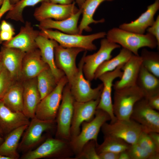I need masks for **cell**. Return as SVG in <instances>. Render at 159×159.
<instances>
[{
    "mask_svg": "<svg viewBox=\"0 0 159 159\" xmlns=\"http://www.w3.org/2000/svg\"><path fill=\"white\" fill-rule=\"evenodd\" d=\"M106 37L110 41L122 46L136 55H139L138 51L142 48L153 49L158 47L159 49L156 39L148 33L140 34L115 27L109 30Z\"/></svg>",
    "mask_w": 159,
    "mask_h": 159,
    "instance_id": "1",
    "label": "cell"
},
{
    "mask_svg": "<svg viewBox=\"0 0 159 159\" xmlns=\"http://www.w3.org/2000/svg\"><path fill=\"white\" fill-rule=\"evenodd\" d=\"M40 34L55 40L65 48H78L85 51L95 50L97 47L93 43L96 39L105 37L106 32H101L88 35L69 34L52 29H42Z\"/></svg>",
    "mask_w": 159,
    "mask_h": 159,
    "instance_id": "2",
    "label": "cell"
},
{
    "mask_svg": "<svg viewBox=\"0 0 159 159\" xmlns=\"http://www.w3.org/2000/svg\"><path fill=\"white\" fill-rule=\"evenodd\" d=\"M144 97L143 92L136 85L115 90L113 109L117 119H130L135 104Z\"/></svg>",
    "mask_w": 159,
    "mask_h": 159,
    "instance_id": "3",
    "label": "cell"
},
{
    "mask_svg": "<svg viewBox=\"0 0 159 159\" xmlns=\"http://www.w3.org/2000/svg\"><path fill=\"white\" fill-rule=\"evenodd\" d=\"M95 115L89 122H83L81 132L77 136L72 138L70 145L74 151L78 154L90 141L94 140L97 143V136L102 125L111 120L108 114L101 110L97 109Z\"/></svg>",
    "mask_w": 159,
    "mask_h": 159,
    "instance_id": "4",
    "label": "cell"
},
{
    "mask_svg": "<svg viewBox=\"0 0 159 159\" xmlns=\"http://www.w3.org/2000/svg\"><path fill=\"white\" fill-rule=\"evenodd\" d=\"M86 53L85 51L79 63L77 73L71 82L68 83L75 101L78 102H86L100 97L103 87L102 83L96 88H92L90 81L85 77L83 67L84 57Z\"/></svg>",
    "mask_w": 159,
    "mask_h": 159,
    "instance_id": "5",
    "label": "cell"
},
{
    "mask_svg": "<svg viewBox=\"0 0 159 159\" xmlns=\"http://www.w3.org/2000/svg\"><path fill=\"white\" fill-rule=\"evenodd\" d=\"M104 136L121 139L130 145L135 143L144 131L141 126L134 120L117 119L115 122L104 123L101 128Z\"/></svg>",
    "mask_w": 159,
    "mask_h": 159,
    "instance_id": "6",
    "label": "cell"
},
{
    "mask_svg": "<svg viewBox=\"0 0 159 159\" xmlns=\"http://www.w3.org/2000/svg\"><path fill=\"white\" fill-rule=\"evenodd\" d=\"M75 101L68 83L64 87L57 116V135L66 140L71 137L70 128Z\"/></svg>",
    "mask_w": 159,
    "mask_h": 159,
    "instance_id": "7",
    "label": "cell"
},
{
    "mask_svg": "<svg viewBox=\"0 0 159 159\" xmlns=\"http://www.w3.org/2000/svg\"><path fill=\"white\" fill-rule=\"evenodd\" d=\"M68 83L65 75L58 82L55 89L42 99L38 105L35 117L42 120H54L61 103L63 91Z\"/></svg>",
    "mask_w": 159,
    "mask_h": 159,
    "instance_id": "8",
    "label": "cell"
},
{
    "mask_svg": "<svg viewBox=\"0 0 159 159\" xmlns=\"http://www.w3.org/2000/svg\"><path fill=\"white\" fill-rule=\"evenodd\" d=\"M120 46L109 41L106 38H102L100 47L96 52L84 56L83 72L85 77L90 82L94 78L95 72L103 62L112 58V53Z\"/></svg>",
    "mask_w": 159,
    "mask_h": 159,
    "instance_id": "9",
    "label": "cell"
},
{
    "mask_svg": "<svg viewBox=\"0 0 159 159\" xmlns=\"http://www.w3.org/2000/svg\"><path fill=\"white\" fill-rule=\"evenodd\" d=\"M130 119L142 127L144 131L159 132V113L148 105L144 97L135 104Z\"/></svg>",
    "mask_w": 159,
    "mask_h": 159,
    "instance_id": "10",
    "label": "cell"
},
{
    "mask_svg": "<svg viewBox=\"0 0 159 159\" xmlns=\"http://www.w3.org/2000/svg\"><path fill=\"white\" fill-rule=\"evenodd\" d=\"M54 124V120H42L35 117L31 119L23 134L18 148L26 152L31 150L42 140L43 133L52 129Z\"/></svg>",
    "mask_w": 159,
    "mask_h": 159,
    "instance_id": "11",
    "label": "cell"
},
{
    "mask_svg": "<svg viewBox=\"0 0 159 159\" xmlns=\"http://www.w3.org/2000/svg\"><path fill=\"white\" fill-rule=\"evenodd\" d=\"M85 51L78 48H65L58 44L54 50V59L57 67L64 74L70 84L78 71L76 63L78 55Z\"/></svg>",
    "mask_w": 159,
    "mask_h": 159,
    "instance_id": "12",
    "label": "cell"
},
{
    "mask_svg": "<svg viewBox=\"0 0 159 159\" xmlns=\"http://www.w3.org/2000/svg\"><path fill=\"white\" fill-rule=\"evenodd\" d=\"M123 64L118 66L113 71L105 73L98 78L103 87L97 109L102 110L107 113L110 118L111 123L117 119L113 112L112 92L113 82L117 78H120L122 74V68Z\"/></svg>",
    "mask_w": 159,
    "mask_h": 159,
    "instance_id": "13",
    "label": "cell"
},
{
    "mask_svg": "<svg viewBox=\"0 0 159 159\" xmlns=\"http://www.w3.org/2000/svg\"><path fill=\"white\" fill-rule=\"evenodd\" d=\"M79 10L74 1L68 4H54L50 1H44L35 9L33 16L39 22L43 20L53 19L60 20L67 18Z\"/></svg>",
    "mask_w": 159,
    "mask_h": 159,
    "instance_id": "14",
    "label": "cell"
},
{
    "mask_svg": "<svg viewBox=\"0 0 159 159\" xmlns=\"http://www.w3.org/2000/svg\"><path fill=\"white\" fill-rule=\"evenodd\" d=\"M19 33L10 41L3 42V46L19 49L25 53L37 48L36 39L40 31L35 29L31 23L26 21Z\"/></svg>",
    "mask_w": 159,
    "mask_h": 159,
    "instance_id": "15",
    "label": "cell"
},
{
    "mask_svg": "<svg viewBox=\"0 0 159 159\" xmlns=\"http://www.w3.org/2000/svg\"><path fill=\"white\" fill-rule=\"evenodd\" d=\"M100 97L85 102L74 101L73 114L70 128L72 138L77 136L79 133L80 126L82 123L84 122L90 121L93 119Z\"/></svg>",
    "mask_w": 159,
    "mask_h": 159,
    "instance_id": "16",
    "label": "cell"
},
{
    "mask_svg": "<svg viewBox=\"0 0 159 159\" xmlns=\"http://www.w3.org/2000/svg\"><path fill=\"white\" fill-rule=\"evenodd\" d=\"M30 121L22 112L12 111L0 100V130L6 135L20 127L28 125Z\"/></svg>",
    "mask_w": 159,
    "mask_h": 159,
    "instance_id": "17",
    "label": "cell"
},
{
    "mask_svg": "<svg viewBox=\"0 0 159 159\" xmlns=\"http://www.w3.org/2000/svg\"><path fill=\"white\" fill-rule=\"evenodd\" d=\"M159 9V0H155L136 19L129 23H123L118 27L130 32L145 34L147 29L154 23V16Z\"/></svg>",
    "mask_w": 159,
    "mask_h": 159,
    "instance_id": "18",
    "label": "cell"
},
{
    "mask_svg": "<svg viewBox=\"0 0 159 159\" xmlns=\"http://www.w3.org/2000/svg\"><path fill=\"white\" fill-rule=\"evenodd\" d=\"M23 113L29 119L35 117L37 106L41 100L37 77L22 81Z\"/></svg>",
    "mask_w": 159,
    "mask_h": 159,
    "instance_id": "19",
    "label": "cell"
},
{
    "mask_svg": "<svg viewBox=\"0 0 159 159\" xmlns=\"http://www.w3.org/2000/svg\"><path fill=\"white\" fill-rule=\"evenodd\" d=\"M142 65V61L140 55L133 54L122 66V76L119 80L113 84V89L119 90L136 85Z\"/></svg>",
    "mask_w": 159,
    "mask_h": 159,
    "instance_id": "20",
    "label": "cell"
},
{
    "mask_svg": "<svg viewBox=\"0 0 159 159\" xmlns=\"http://www.w3.org/2000/svg\"><path fill=\"white\" fill-rule=\"evenodd\" d=\"M0 51L4 67L14 80H21L22 62L26 53L17 49L3 46Z\"/></svg>",
    "mask_w": 159,
    "mask_h": 159,
    "instance_id": "21",
    "label": "cell"
},
{
    "mask_svg": "<svg viewBox=\"0 0 159 159\" xmlns=\"http://www.w3.org/2000/svg\"><path fill=\"white\" fill-rule=\"evenodd\" d=\"M36 42L42 59L48 65L58 82L65 75L57 67L55 62L54 50L58 43L40 34L36 39Z\"/></svg>",
    "mask_w": 159,
    "mask_h": 159,
    "instance_id": "22",
    "label": "cell"
},
{
    "mask_svg": "<svg viewBox=\"0 0 159 159\" xmlns=\"http://www.w3.org/2000/svg\"><path fill=\"white\" fill-rule=\"evenodd\" d=\"M49 67L42 59L38 48L26 53L22 62L21 80L37 77Z\"/></svg>",
    "mask_w": 159,
    "mask_h": 159,
    "instance_id": "23",
    "label": "cell"
},
{
    "mask_svg": "<svg viewBox=\"0 0 159 159\" xmlns=\"http://www.w3.org/2000/svg\"><path fill=\"white\" fill-rule=\"evenodd\" d=\"M82 14L81 9H79L76 13L66 19L60 20L47 19L39 21L36 26L40 30L55 29L66 34H79L78 23Z\"/></svg>",
    "mask_w": 159,
    "mask_h": 159,
    "instance_id": "24",
    "label": "cell"
},
{
    "mask_svg": "<svg viewBox=\"0 0 159 159\" xmlns=\"http://www.w3.org/2000/svg\"><path fill=\"white\" fill-rule=\"evenodd\" d=\"M65 142L58 139L49 138L36 149L30 150L21 157L22 159H38L56 155L64 148Z\"/></svg>",
    "mask_w": 159,
    "mask_h": 159,
    "instance_id": "25",
    "label": "cell"
},
{
    "mask_svg": "<svg viewBox=\"0 0 159 159\" xmlns=\"http://www.w3.org/2000/svg\"><path fill=\"white\" fill-rule=\"evenodd\" d=\"M115 0H86L79 9L82 10V18L78 26L79 34H82L83 31L90 32L92 29L90 25L92 24L103 23L105 19L103 18L99 20L93 19L94 14L100 4L105 1H112Z\"/></svg>",
    "mask_w": 159,
    "mask_h": 159,
    "instance_id": "26",
    "label": "cell"
},
{
    "mask_svg": "<svg viewBox=\"0 0 159 159\" xmlns=\"http://www.w3.org/2000/svg\"><path fill=\"white\" fill-rule=\"evenodd\" d=\"M28 125L18 127L7 134L0 145V155L8 156L11 159L19 157L17 150L20 140Z\"/></svg>",
    "mask_w": 159,
    "mask_h": 159,
    "instance_id": "27",
    "label": "cell"
},
{
    "mask_svg": "<svg viewBox=\"0 0 159 159\" xmlns=\"http://www.w3.org/2000/svg\"><path fill=\"white\" fill-rule=\"evenodd\" d=\"M159 78L148 71L142 65L136 82V85L147 98L159 93Z\"/></svg>",
    "mask_w": 159,
    "mask_h": 159,
    "instance_id": "28",
    "label": "cell"
},
{
    "mask_svg": "<svg viewBox=\"0 0 159 159\" xmlns=\"http://www.w3.org/2000/svg\"><path fill=\"white\" fill-rule=\"evenodd\" d=\"M23 81H16L10 87L2 99L8 107L14 112L23 110Z\"/></svg>",
    "mask_w": 159,
    "mask_h": 159,
    "instance_id": "29",
    "label": "cell"
},
{
    "mask_svg": "<svg viewBox=\"0 0 159 159\" xmlns=\"http://www.w3.org/2000/svg\"><path fill=\"white\" fill-rule=\"evenodd\" d=\"M133 54L129 50L122 48L116 56L105 61L99 67L95 72L94 79H98L103 74L113 71L118 66L124 64Z\"/></svg>",
    "mask_w": 159,
    "mask_h": 159,
    "instance_id": "30",
    "label": "cell"
},
{
    "mask_svg": "<svg viewBox=\"0 0 159 159\" xmlns=\"http://www.w3.org/2000/svg\"><path fill=\"white\" fill-rule=\"evenodd\" d=\"M37 80L41 100L55 89L58 82L49 67L41 72Z\"/></svg>",
    "mask_w": 159,
    "mask_h": 159,
    "instance_id": "31",
    "label": "cell"
},
{
    "mask_svg": "<svg viewBox=\"0 0 159 159\" xmlns=\"http://www.w3.org/2000/svg\"><path fill=\"white\" fill-rule=\"evenodd\" d=\"M130 145L121 139L104 136L103 142L100 145H98L96 149L98 154L108 151L119 153L127 150Z\"/></svg>",
    "mask_w": 159,
    "mask_h": 159,
    "instance_id": "32",
    "label": "cell"
},
{
    "mask_svg": "<svg viewBox=\"0 0 159 159\" xmlns=\"http://www.w3.org/2000/svg\"><path fill=\"white\" fill-rule=\"evenodd\" d=\"M44 1H49V0H20L13 5L11 9L7 12L5 18L24 23L23 12L25 8Z\"/></svg>",
    "mask_w": 159,
    "mask_h": 159,
    "instance_id": "33",
    "label": "cell"
},
{
    "mask_svg": "<svg viewBox=\"0 0 159 159\" xmlns=\"http://www.w3.org/2000/svg\"><path fill=\"white\" fill-rule=\"evenodd\" d=\"M142 65L148 71L159 78V53L143 49L140 55Z\"/></svg>",
    "mask_w": 159,
    "mask_h": 159,
    "instance_id": "34",
    "label": "cell"
},
{
    "mask_svg": "<svg viewBox=\"0 0 159 159\" xmlns=\"http://www.w3.org/2000/svg\"><path fill=\"white\" fill-rule=\"evenodd\" d=\"M136 143L151 155L152 159H159V148L154 144L147 132L143 131Z\"/></svg>",
    "mask_w": 159,
    "mask_h": 159,
    "instance_id": "35",
    "label": "cell"
},
{
    "mask_svg": "<svg viewBox=\"0 0 159 159\" xmlns=\"http://www.w3.org/2000/svg\"><path fill=\"white\" fill-rule=\"evenodd\" d=\"M16 81L4 67L0 72V100L3 98L9 88Z\"/></svg>",
    "mask_w": 159,
    "mask_h": 159,
    "instance_id": "36",
    "label": "cell"
},
{
    "mask_svg": "<svg viewBox=\"0 0 159 159\" xmlns=\"http://www.w3.org/2000/svg\"><path fill=\"white\" fill-rule=\"evenodd\" d=\"M98 144L94 140L87 143L81 151L78 154L77 158L87 159H100L96 151V147Z\"/></svg>",
    "mask_w": 159,
    "mask_h": 159,
    "instance_id": "37",
    "label": "cell"
},
{
    "mask_svg": "<svg viewBox=\"0 0 159 159\" xmlns=\"http://www.w3.org/2000/svg\"><path fill=\"white\" fill-rule=\"evenodd\" d=\"M15 34V29L9 23L2 20L0 24V44L11 40Z\"/></svg>",
    "mask_w": 159,
    "mask_h": 159,
    "instance_id": "38",
    "label": "cell"
},
{
    "mask_svg": "<svg viewBox=\"0 0 159 159\" xmlns=\"http://www.w3.org/2000/svg\"><path fill=\"white\" fill-rule=\"evenodd\" d=\"M127 150L130 159H152L151 155L136 143L131 145Z\"/></svg>",
    "mask_w": 159,
    "mask_h": 159,
    "instance_id": "39",
    "label": "cell"
},
{
    "mask_svg": "<svg viewBox=\"0 0 159 159\" xmlns=\"http://www.w3.org/2000/svg\"><path fill=\"white\" fill-rule=\"evenodd\" d=\"M147 33L153 36L156 39L159 47V15H158L152 25L147 29Z\"/></svg>",
    "mask_w": 159,
    "mask_h": 159,
    "instance_id": "40",
    "label": "cell"
},
{
    "mask_svg": "<svg viewBox=\"0 0 159 159\" xmlns=\"http://www.w3.org/2000/svg\"><path fill=\"white\" fill-rule=\"evenodd\" d=\"M149 105L152 109L159 110V93L145 98Z\"/></svg>",
    "mask_w": 159,
    "mask_h": 159,
    "instance_id": "41",
    "label": "cell"
},
{
    "mask_svg": "<svg viewBox=\"0 0 159 159\" xmlns=\"http://www.w3.org/2000/svg\"><path fill=\"white\" fill-rule=\"evenodd\" d=\"M119 153L104 152L98 154L100 159H118Z\"/></svg>",
    "mask_w": 159,
    "mask_h": 159,
    "instance_id": "42",
    "label": "cell"
},
{
    "mask_svg": "<svg viewBox=\"0 0 159 159\" xmlns=\"http://www.w3.org/2000/svg\"><path fill=\"white\" fill-rule=\"evenodd\" d=\"M12 5L9 0H4L0 8V20L4 15L12 8Z\"/></svg>",
    "mask_w": 159,
    "mask_h": 159,
    "instance_id": "43",
    "label": "cell"
},
{
    "mask_svg": "<svg viewBox=\"0 0 159 159\" xmlns=\"http://www.w3.org/2000/svg\"><path fill=\"white\" fill-rule=\"evenodd\" d=\"M149 137L155 145L159 148V133L155 132H150L148 133Z\"/></svg>",
    "mask_w": 159,
    "mask_h": 159,
    "instance_id": "44",
    "label": "cell"
},
{
    "mask_svg": "<svg viewBox=\"0 0 159 159\" xmlns=\"http://www.w3.org/2000/svg\"><path fill=\"white\" fill-rule=\"evenodd\" d=\"M49 1L54 4H68L72 3L74 0H49Z\"/></svg>",
    "mask_w": 159,
    "mask_h": 159,
    "instance_id": "45",
    "label": "cell"
},
{
    "mask_svg": "<svg viewBox=\"0 0 159 159\" xmlns=\"http://www.w3.org/2000/svg\"><path fill=\"white\" fill-rule=\"evenodd\" d=\"M118 159H130V158L127 150L123 151L119 153Z\"/></svg>",
    "mask_w": 159,
    "mask_h": 159,
    "instance_id": "46",
    "label": "cell"
},
{
    "mask_svg": "<svg viewBox=\"0 0 159 159\" xmlns=\"http://www.w3.org/2000/svg\"><path fill=\"white\" fill-rule=\"evenodd\" d=\"M86 0H75L79 8H80Z\"/></svg>",
    "mask_w": 159,
    "mask_h": 159,
    "instance_id": "47",
    "label": "cell"
},
{
    "mask_svg": "<svg viewBox=\"0 0 159 159\" xmlns=\"http://www.w3.org/2000/svg\"><path fill=\"white\" fill-rule=\"evenodd\" d=\"M1 53L0 51V72L4 68Z\"/></svg>",
    "mask_w": 159,
    "mask_h": 159,
    "instance_id": "48",
    "label": "cell"
},
{
    "mask_svg": "<svg viewBox=\"0 0 159 159\" xmlns=\"http://www.w3.org/2000/svg\"><path fill=\"white\" fill-rule=\"evenodd\" d=\"M0 159H11V158L8 156L4 155H0Z\"/></svg>",
    "mask_w": 159,
    "mask_h": 159,
    "instance_id": "49",
    "label": "cell"
},
{
    "mask_svg": "<svg viewBox=\"0 0 159 159\" xmlns=\"http://www.w3.org/2000/svg\"><path fill=\"white\" fill-rule=\"evenodd\" d=\"M11 4L13 5L19 1L20 0H9Z\"/></svg>",
    "mask_w": 159,
    "mask_h": 159,
    "instance_id": "50",
    "label": "cell"
},
{
    "mask_svg": "<svg viewBox=\"0 0 159 159\" xmlns=\"http://www.w3.org/2000/svg\"><path fill=\"white\" fill-rule=\"evenodd\" d=\"M0 135H1L0 134V145L2 143L4 140V139Z\"/></svg>",
    "mask_w": 159,
    "mask_h": 159,
    "instance_id": "51",
    "label": "cell"
},
{
    "mask_svg": "<svg viewBox=\"0 0 159 159\" xmlns=\"http://www.w3.org/2000/svg\"><path fill=\"white\" fill-rule=\"evenodd\" d=\"M4 0H0V7L3 4Z\"/></svg>",
    "mask_w": 159,
    "mask_h": 159,
    "instance_id": "52",
    "label": "cell"
},
{
    "mask_svg": "<svg viewBox=\"0 0 159 159\" xmlns=\"http://www.w3.org/2000/svg\"><path fill=\"white\" fill-rule=\"evenodd\" d=\"M0 134L1 135H2L0 130Z\"/></svg>",
    "mask_w": 159,
    "mask_h": 159,
    "instance_id": "53",
    "label": "cell"
}]
</instances>
